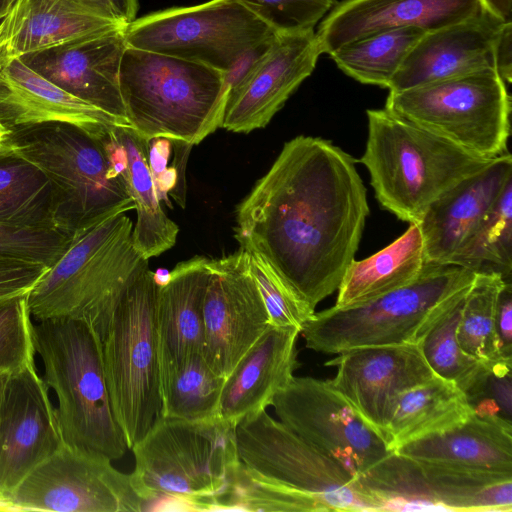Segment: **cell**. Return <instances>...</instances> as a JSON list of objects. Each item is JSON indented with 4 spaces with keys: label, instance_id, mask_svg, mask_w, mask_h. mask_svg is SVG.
I'll use <instances>...</instances> for the list:
<instances>
[{
    "label": "cell",
    "instance_id": "obj_1",
    "mask_svg": "<svg viewBox=\"0 0 512 512\" xmlns=\"http://www.w3.org/2000/svg\"><path fill=\"white\" fill-rule=\"evenodd\" d=\"M368 215L352 156L328 140L301 135L284 144L237 206L235 238L315 311L338 290Z\"/></svg>",
    "mask_w": 512,
    "mask_h": 512
},
{
    "label": "cell",
    "instance_id": "obj_2",
    "mask_svg": "<svg viewBox=\"0 0 512 512\" xmlns=\"http://www.w3.org/2000/svg\"><path fill=\"white\" fill-rule=\"evenodd\" d=\"M130 449L135 460L132 485L146 509L165 503L180 510H230L241 462L234 427L221 418L159 416Z\"/></svg>",
    "mask_w": 512,
    "mask_h": 512
},
{
    "label": "cell",
    "instance_id": "obj_3",
    "mask_svg": "<svg viewBox=\"0 0 512 512\" xmlns=\"http://www.w3.org/2000/svg\"><path fill=\"white\" fill-rule=\"evenodd\" d=\"M133 226L126 213L116 212L75 230L26 296L32 319L82 320L102 341L128 287L149 266L134 247Z\"/></svg>",
    "mask_w": 512,
    "mask_h": 512
},
{
    "label": "cell",
    "instance_id": "obj_4",
    "mask_svg": "<svg viewBox=\"0 0 512 512\" xmlns=\"http://www.w3.org/2000/svg\"><path fill=\"white\" fill-rule=\"evenodd\" d=\"M366 113L368 135L359 162L370 174L380 205L409 224L418 223L431 203L493 160L470 154L385 108Z\"/></svg>",
    "mask_w": 512,
    "mask_h": 512
},
{
    "label": "cell",
    "instance_id": "obj_5",
    "mask_svg": "<svg viewBox=\"0 0 512 512\" xmlns=\"http://www.w3.org/2000/svg\"><path fill=\"white\" fill-rule=\"evenodd\" d=\"M32 337L43 379L57 397L65 443L111 461L123 457L128 446L113 411L98 333L85 321L63 317L33 320Z\"/></svg>",
    "mask_w": 512,
    "mask_h": 512
},
{
    "label": "cell",
    "instance_id": "obj_6",
    "mask_svg": "<svg viewBox=\"0 0 512 512\" xmlns=\"http://www.w3.org/2000/svg\"><path fill=\"white\" fill-rule=\"evenodd\" d=\"M475 273L447 263H427L412 283L373 300L332 306L313 316L300 334L306 347L339 354L366 346L418 344L467 294Z\"/></svg>",
    "mask_w": 512,
    "mask_h": 512
},
{
    "label": "cell",
    "instance_id": "obj_7",
    "mask_svg": "<svg viewBox=\"0 0 512 512\" xmlns=\"http://www.w3.org/2000/svg\"><path fill=\"white\" fill-rule=\"evenodd\" d=\"M119 85L127 121L147 141L195 145L221 127L226 99L219 70L127 46Z\"/></svg>",
    "mask_w": 512,
    "mask_h": 512
},
{
    "label": "cell",
    "instance_id": "obj_8",
    "mask_svg": "<svg viewBox=\"0 0 512 512\" xmlns=\"http://www.w3.org/2000/svg\"><path fill=\"white\" fill-rule=\"evenodd\" d=\"M0 145L48 177L62 230L69 235L109 214L135 209L123 179L112 172L101 140L76 126H31L9 133Z\"/></svg>",
    "mask_w": 512,
    "mask_h": 512
},
{
    "label": "cell",
    "instance_id": "obj_9",
    "mask_svg": "<svg viewBox=\"0 0 512 512\" xmlns=\"http://www.w3.org/2000/svg\"><path fill=\"white\" fill-rule=\"evenodd\" d=\"M157 287L148 266L128 287L102 338L106 383L128 449L146 434L161 411Z\"/></svg>",
    "mask_w": 512,
    "mask_h": 512
},
{
    "label": "cell",
    "instance_id": "obj_10",
    "mask_svg": "<svg viewBox=\"0 0 512 512\" xmlns=\"http://www.w3.org/2000/svg\"><path fill=\"white\" fill-rule=\"evenodd\" d=\"M385 109L475 156L508 152L511 98L494 69L389 92Z\"/></svg>",
    "mask_w": 512,
    "mask_h": 512
},
{
    "label": "cell",
    "instance_id": "obj_11",
    "mask_svg": "<svg viewBox=\"0 0 512 512\" xmlns=\"http://www.w3.org/2000/svg\"><path fill=\"white\" fill-rule=\"evenodd\" d=\"M234 434L250 479L313 496L329 511H381L359 478L266 410L239 422Z\"/></svg>",
    "mask_w": 512,
    "mask_h": 512
},
{
    "label": "cell",
    "instance_id": "obj_12",
    "mask_svg": "<svg viewBox=\"0 0 512 512\" xmlns=\"http://www.w3.org/2000/svg\"><path fill=\"white\" fill-rule=\"evenodd\" d=\"M275 32L237 0H210L135 18L127 46L199 63L221 72Z\"/></svg>",
    "mask_w": 512,
    "mask_h": 512
},
{
    "label": "cell",
    "instance_id": "obj_13",
    "mask_svg": "<svg viewBox=\"0 0 512 512\" xmlns=\"http://www.w3.org/2000/svg\"><path fill=\"white\" fill-rule=\"evenodd\" d=\"M111 460L66 443L30 472L7 496L0 511L140 512L145 501L130 474Z\"/></svg>",
    "mask_w": 512,
    "mask_h": 512
},
{
    "label": "cell",
    "instance_id": "obj_14",
    "mask_svg": "<svg viewBox=\"0 0 512 512\" xmlns=\"http://www.w3.org/2000/svg\"><path fill=\"white\" fill-rule=\"evenodd\" d=\"M271 406L288 429L357 478L391 452L384 436L328 380L294 376Z\"/></svg>",
    "mask_w": 512,
    "mask_h": 512
},
{
    "label": "cell",
    "instance_id": "obj_15",
    "mask_svg": "<svg viewBox=\"0 0 512 512\" xmlns=\"http://www.w3.org/2000/svg\"><path fill=\"white\" fill-rule=\"evenodd\" d=\"M210 275L203 303L202 353L227 377L270 326L262 296L249 269L248 252L209 259Z\"/></svg>",
    "mask_w": 512,
    "mask_h": 512
},
{
    "label": "cell",
    "instance_id": "obj_16",
    "mask_svg": "<svg viewBox=\"0 0 512 512\" xmlns=\"http://www.w3.org/2000/svg\"><path fill=\"white\" fill-rule=\"evenodd\" d=\"M35 361L8 374L0 402V498L65 443Z\"/></svg>",
    "mask_w": 512,
    "mask_h": 512
},
{
    "label": "cell",
    "instance_id": "obj_17",
    "mask_svg": "<svg viewBox=\"0 0 512 512\" xmlns=\"http://www.w3.org/2000/svg\"><path fill=\"white\" fill-rule=\"evenodd\" d=\"M326 365L337 367L329 383L383 436L401 396L435 376L417 344L358 347Z\"/></svg>",
    "mask_w": 512,
    "mask_h": 512
},
{
    "label": "cell",
    "instance_id": "obj_18",
    "mask_svg": "<svg viewBox=\"0 0 512 512\" xmlns=\"http://www.w3.org/2000/svg\"><path fill=\"white\" fill-rule=\"evenodd\" d=\"M321 54L314 29L275 33L261 58L228 94L221 127L237 133L265 127L311 75Z\"/></svg>",
    "mask_w": 512,
    "mask_h": 512
},
{
    "label": "cell",
    "instance_id": "obj_19",
    "mask_svg": "<svg viewBox=\"0 0 512 512\" xmlns=\"http://www.w3.org/2000/svg\"><path fill=\"white\" fill-rule=\"evenodd\" d=\"M508 21L482 9L467 19L425 32L391 80L389 92L496 70L497 45Z\"/></svg>",
    "mask_w": 512,
    "mask_h": 512
},
{
    "label": "cell",
    "instance_id": "obj_20",
    "mask_svg": "<svg viewBox=\"0 0 512 512\" xmlns=\"http://www.w3.org/2000/svg\"><path fill=\"white\" fill-rule=\"evenodd\" d=\"M125 29L66 42L20 59L63 90L130 126L119 85L127 47Z\"/></svg>",
    "mask_w": 512,
    "mask_h": 512
},
{
    "label": "cell",
    "instance_id": "obj_21",
    "mask_svg": "<svg viewBox=\"0 0 512 512\" xmlns=\"http://www.w3.org/2000/svg\"><path fill=\"white\" fill-rule=\"evenodd\" d=\"M482 9L479 0H343L322 18L315 33L321 53L330 55L372 34L401 28L429 32Z\"/></svg>",
    "mask_w": 512,
    "mask_h": 512
},
{
    "label": "cell",
    "instance_id": "obj_22",
    "mask_svg": "<svg viewBox=\"0 0 512 512\" xmlns=\"http://www.w3.org/2000/svg\"><path fill=\"white\" fill-rule=\"evenodd\" d=\"M0 123L7 135L35 125L66 123L99 140L113 126H125L50 82L20 58L0 67Z\"/></svg>",
    "mask_w": 512,
    "mask_h": 512
},
{
    "label": "cell",
    "instance_id": "obj_23",
    "mask_svg": "<svg viewBox=\"0 0 512 512\" xmlns=\"http://www.w3.org/2000/svg\"><path fill=\"white\" fill-rule=\"evenodd\" d=\"M511 180L512 156L506 152L431 203L417 223L426 262L449 264Z\"/></svg>",
    "mask_w": 512,
    "mask_h": 512
},
{
    "label": "cell",
    "instance_id": "obj_24",
    "mask_svg": "<svg viewBox=\"0 0 512 512\" xmlns=\"http://www.w3.org/2000/svg\"><path fill=\"white\" fill-rule=\"evenodd\" d=\"M126 27L80 0H9L0 13V67L33 52Z\"/></svg>",
    "mask_w": 512,
    "mask_h": 512
},
{
    "label": "cell",
    "instance_id": "obj_25",
    "mask_svg": "<svg viewBox=\"0 0 512 512\" xmlns=\"http://www.w3.org/2000/svg\"><path fill=\"white\" fill-rule=\"evenodd\" d=\"M300 331L270 325L226 377L219 416L234 427L265 411L299 366L296 343Z\"/></svg>",
    "mask_w": 512,
    "mask_h": 512
},
{
    "label": "cell",
    "instance_id": "obj_26",
    "mask_svg": "<svg viewBox=\"0 0 512 512\" xmlns=\"http://www.w3.org/2000/svg\"><path fill=\"white\" fill-rule=\"evenodd\" d=\"M210 275L209 258L180 262L158 285L155 302L160 383L179 364L202 352L203 303Z\"/></svg>",
    "mask_w": 512,
    "mask_h": 512
},
{
    "label": "cell",
    "instance_id": "obj_27",
    "mask_svg": "<svg viewBox=\"0 0 512 512\" xmlns=\"http://www.w3.org/2000/svg\"><path fill=\"white\" fill-rule=\"evenodd\" d=\"M393 452L422 464L512 474V427L473 412L460 424Z\"/></svg>",
    "mask_w": 512,
    "mask_h": 512
},
{
    "label": "cell",
    "instance_id": "obj_28",
    "mask_svg": "<svg viewBox=\"0 0 512 512\" xmlns=\"http://www.w3.org/2000/svg\"><path fill=\"white\" fill-rule=\"evenodd\" d=\"M426 262L421 230L417 223L387 247L347 268L334 306L348 307L368 302L415 281Z\"/></svg>",
    "mask_w": 512,
    "mask_h": 512
},
{
    "label": "cell",
    "instance_id": "obj_29",
    "mask_svg": "<svg viewBox=\"0 0 512 512\" xmlns=\"http://www.w3.org/2000/svg\"><path fill=\"white\" fill-rule=\"evenodd\" d=\"M113 130L125 150L127 170L122 179L137 211L133 244L149 260L174 246L179 228L158 199L148 162V141L130 126H115Z\"/></svg>",
    "mask_w": 512,
    "mask_h": 512
},
{
    "label": "cell",
    "instance_id": "obj_30",
    "mask_svg": "<svg viewBox=\"0 0 512 512\" xmlns=\"http://www.w3.org/2000/svg\"><path fill=\"white\" fill-rule=\"evenodd\" d=\"M472 413L462 390L434 376L401 396L384 437L394 451L407 442L458 425Z\"/></svg>",
    "mask_w": 512,
    "mask_h": 512
},
{
    "label": "cell",
    "instance_id": "obj_31",
    "mask_svg": "<svg viewBox=\"0 0 512 512\" xmlns=\"http://www.w3.org/2000/svg\"><path fill=\"white\" fill-rule=\"evenodd\" d=\"M0 224L65 233L48 177L36 165L1 145Z\"/></svg>",
    "mask_w": 512,
    "mask_h": 512
},
{
    "label": "cell",
    "instance_id": "obj_32",
    "mask_svg": "<svg viewBox=\"0 0 512 512\" xmlns=\"http://www.w3.org/2000/svg\"><path fill=\"white\" fill-rule=\"evenodd\" d=\"M415 463L440 511H512V474Z\"/></svg>",
    "mask_w": 512,
    "mask_h": 512
},
{
    "label": "cell",
    "instance_id": "obj_33",
    "mask_svg": "<svg viewBox=\"0 0 512 512\" xmlns=\"http://www.w3.org/2000/svg\"><path fill=\"white\" fill-rule=\"evenodd\" d=\"M225 379L202 352L191 355L161 381L159 416L188 421L219 419Z\"/></svg>",
    "mask_w": 512,
    "mask_h": 512
},
{
    "label": "cell",
    "instance_id": "obj_34",
    "mask_svg": "<svg viewBox=\"0 0 512 512\" xmlns=\"http://www.w3.org/2000/svg\"><path fill=\"white\" fill-rule=\"evenodd\" d=\"M425 31L401 28L352 41L330 54L337 67L363 84L387 88Z\"/></svg>",
    "mask_w": 512,
    "mask_h": 512
},
{
    "label": "cell",
    "instance_id": "obj_35",
    "mask_svg": "<svg viewBox=\"0 0 512 512\" xmlns=\"http://www.w3.org/2000/svg\"><path fill=\"white\" fill-rule=\"evenodd\" d=\"M449 264L512 280V180Z\"/></svg>",
    "mask_w": 512,
    "mask_h": 512
},
{
    "label": "cell",
    "instance_id": "obj_36",
    "mask_svg": "<svg viewBox=\"0 0 512 512\" xmlns=\"http://www.w3.org/2000/svg\"><path fill=\"white\" fill-rule=\"evenodd\" d=\"M502 277L475 274L466 294L457 326V338L466 353L485 364L505 359L496 333V306Z\"/></svg>",
    "mask_w": 512,
    "mask_h": 512
},
{
    "label": "cell",
    "instance_id": "obj_37",
    "mask_svg": "<svg viewBox=\"0 0 512 512\" xmlns=\"http://www.w3.org/2000/svg\"><path fill=\"white\" fill-rule=\"evenodd\" d=\"M465 297L417 344L434 375L453 383L464 393L476 383L486 369L485 363L464 351L457 338V326Z\"/></svg>",
    "mask_w": 512,
    "mask_h": 512
},
{
    "label": "cell",
    "instance_id": "obj_38",
    "mask_svg": "<svg viewBox=\"0 0 512 512\" xmlns=\"http://www.w3.org/2000/svg\"><path fill=\"white\" fill-rule=\"evenodd\" d=\"M248 257L249 269L262 296L270 325L301 331L315 311L300 301L259 256L248 252Z\"/></svg>",
    "mask_w": 512,
    "mask_h": 512
},
{
    "label": "cell",
    "instance_id": "obj_39",
    "mask_svg": "<svg viewBox=\"0 0 512 512\" xmlns=\"http://www.w3.org/2000/svg\"><path fill=\"white\" fill-rule=\"evenodd\" d=\"M71 236L56 230L0 224V260L51 267L63 254Z\"/></svg>",
    "mask_w": 512,
    "mask_h": 512
},
{
    "label": "cell",
    "instance_id": "obj_40",
    "mask_svg": "<svg viewBox=\"0 0 512 512\" xmlns=\"http://www.w3.org/2000/svg\"><path fill=\"white\" fill-rule=\"evenodd\" d=\"M26 296L0 304V374L15 371L34 360L33 320Z\"/></svg>",
    "mask_w": 512,
    "mask_h": 512
},
{
    "label": "cell",
    "instance_id": "obj_41",
    "mask_svg": "<svg viewBox=\"0 0 512 512\" xmlns=\"http://www.w3.org/2000/svg\"><path fill=\"white\" fill-rule=\"evenodd\" d=\"M193 145L180 140L156 137L148 141V162L159 201L170 205L168 193L185 206V166Z\"/></svg>",
    "mask_w": 512,
    "mask_h": 512
},
{
    "label": "cell",
    "instance_id": "obj_42",
    "mask_svg": "<svg viewBox=\"0 0 512 512\" xmlns=\"http://www.w3.org/2000/svg\"><path fill=\"white\" fill-rule=\"evenodd\" d=\"M512 360L486 365L476 383L465 393L473 412L512 427Z\"/></svg>",
    "mask_w": 512,
    "mask_h": 512
},
{
    "label": "cell",
    "instance_id": "obj_43",
    "mask_svg": "<svg viewBox=\"0 0 512 512\" xmlns=\"http://www.w3.org/2000/svg\"><path fill=\"white\" fill-rule=\"evenodd\" d=\"M275 33L314 29L336 0H237Z\"/></svg>",
    "mask_w": 512,
    "mask_h": 512
},
{
    "label": "cell",
    "instance_id": "obj_44",
    "mask_svg": "<svg viewBox=\"0 0 512 512\" xmlns=\"http://www.w3.org/2000/svg\"><path fill=\"white\" fill-rule=\"evenodd\" d=\"M50 267L0 260V304L27 295Z\"/></svg>",
    "mask_w": 512,
    "mask_h": 512
},
{
    "label": "cell",
    "instance_id": "obj_45",
    "mask_svg": "<svg viewBox=\"0 0 512 512\" xmlns=\"http://www.w3.org/2000/svg\"><path fill=\"white\" fill-rule=\"evenodd\" d=\"M496 333L500 354L512 360V280H505L496 306Z\"/></svg>",
    "mask_w": 512,
    "mask_h": 512
},
{
    "label": "cell",
    "instance_id": "obj_46",
    "mask_svg": "<svg viewBox=\"0 0 512 512\" xmlns=\"http://www.w3.org/2000/svg\"><path fill=\"white\" fill-rule=\"evenodd\" d=\"M98 14L128 25L135 18L138 9L137 0H80Z\"/></svg>",
    "mask_w": 512,
    "mask_h": 512
},
{
    "label": "cell",
    "instance_id": "obj_47",
    "mask_svg": "<svg viewBox=\"0 0 512 512\" xmlns=\"http://www.w3.org/2000/svg\"><path fill=\"white\" fill-rule=\"evenodd\" d=\"M496 71L505 81L512 79V21H508L501 33L496 50Z\"/></svg>",
    "mask_w": 512,
    "mask_h": 512
},
{
    "label": "cell",
    "instance_id": "obj_48",
    "mask_svg": "<svg viewBox=\"0 0 512 512\" xmlns=\"http://www.w3.org/2000/svg\"><path fill=\"white\" fill-rule=\"evenodd\" d=\"M484 10L496 17L508 21L511 20L512 0H479Z\"/></svg>",
    "mask_w": 512,
    "mask_h": 512
},
{
    "label": "cell",
    "instance_id": "obj_49",
    "mask_svg": "<svg viewBox=\"0 0 512 512\" xmlns=\"http://www.w3.org/2000/svg\"><path fill=\"white\" fill-rule=\"evenodd\" d=\"M8 374L9 373H1L0 374V402H1V397H2L3 389L5 386V382L7 380Z\"/></svg>",
    "mask_w": 512,
    "mask_h": 512
},
{
    "label": "cell",
    "instance_id": "obj_50",
    "mask_svg": "<svg viewBox=\"0 0 512 512\" xmlns=\"http://www.w3.org/2000/svg\"><path fill=\"white\" fill-rule=\"evenodd\" d=\"M6 135H7V133H6L5 129L2 127V125L0 123V143L4 140Z\"/></svg>",
    "mask_w": 512,
    "mask_h": 512
},
{
    "label": "cell",
    "instance_id": "obj_51",
    "mask_svg": "<svg viewBox=\"0 0 512 512\" xmlns=\"http://www.w3.org/2000/svg\"><path fill=\"white\" fill-rule=\"evenodd\" d=\"M9 0H0V13L3 11Z\"/></svg>",
    "mask_w": 512,
    "mask_h": 512
}]
</instances>
